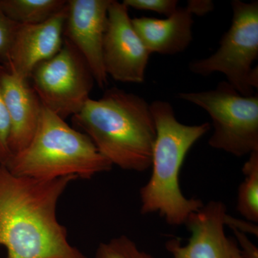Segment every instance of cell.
I'll return each instance as SVG.
<instances>
[{
	"label": "cell",
	"instance_id": "ac0fdd59",
	"mask_svg": "<svg viewBox=\"0 0 258 258\" xmlns=\"http://www.w3.org/2000/svg\"><path fill=\"white\" fill-rule=\"evenodd\" d=\"M10 120L0 91V166L6 167L13 157L9 147Z\"/></svg>",
	"mask_w": 258,
	"mask_h": 258
},
{
	"label": "cell",
	"instance_id": "d6986e66",
	"mask_svg": "<svg viewBox=\"0 0 258 258\" xmlns=\"http://www.w3.org/2000/svg\"><path fill=\"white\" fill-rule=\"evenodd\" d=\"M18 24L10 20L0 8V57L5 60Z\"/></svg>",
	"mask_w": 258,
	"mask_h": 258
},
{
	"label": "cell",
	"instance_id": "9c48e42d",
	"mask_svg": "<svg viewBox=\"0 0 258 258\" xmlns=\"http://www.w3.org/2000/svg\"><path fill=\"white\" fill-rule=\"evenodd\" d=\"M111 0H68L63 38L86 61L95 82L106 88L108 81L103 60V43Z\"/></svg>",
	"mask_w": 258,
	"mask_h": 258
},
{
	"label": "cell",
	"instance_id": "603a6c76",
	"mask_svg": "<svg viewBox=\"0 0 258 258\" xmlns=\"http://www.w3.org/2000/svg\"><path fill=\"white\" fill-rule=\"evenodd\" d=\"M237 258H243L242 257V255H241L240 251V253L238 254V255H237Z\"/></svg>",
	"mask_w": 258,
	"mask_h": 258
},
{
	"label": "cell",
	"instance_id": "5b68a950",
	"mask_svg": "<svg viewBox=\"0 0 258 258\" xmlns=\"http://www.w3.org/2000/svg\"><path fill=\"white\" fill-rule=\"evenodd\" d=\"M232 23L220 39L216 52L206 58L192 60V74L207 76L220 73L227 82L244 96L254 94L258 88V2H231Z\"/></svg>",
	"mask_w": 258,
	"mask_h": 258
},
{
	"label": "cell",
	"instance_id": "6da1fadb",
	"mask_svg": "<svg viewBox=\"0 0 258 258\" xmlns=\"http://www.w3.org/2000/svg\"><path fill=\"white\" fill-rule=\"evenodd\" d=\"M74 176L37 179L0 166V245L7 258H87L68 240L57 203Z\"/></svg>",
	"mask_w": 258,
	"mask_h": 258
},
{
	"label": "cell",
	"instance_id": "277c9868",
	"mask_svg": "<svg viewBox=\"0 0 258 258\" xmlns=\"http://www.w3.org/2000/svg\"><path fill=\"white\" fill-rule=\"evenodd\" d=\"M112 167L86 134L44 106L31 142L6 166L14 175L37 179H88Z\"/></svg>",
	"mask_w": 258,
	"mask_h": 258
},
{
	"label": "cell",
	"instance_id": "9a60e30c",
	"mask_svg": "<svg viewBox=\"0 0 258 258\" xmlns=\"http://www.w3.org/2000/svg\"><path fill=\"white\" fill-rule=\"evenodd\" d=\"M244 163L242 173L244 178L239 186L237 209L247 222H258V152L249 154Z\"/></svg>",
	"mask_w": 258,
	"mask_h": 258
},
{
	"label": "cell",
	"instance_id": "7c38bea8",
	"mask_svg": "<svg viewBox=\"0 0 258 258\" xmlns=\"http://www.w3.org/2000/svg\"><path fill=\"white\" fill-rule=\"evenodd\" d=\"M0 91L9 114V147L13 157L31 142L43 106L29 80L20 79L3 67H0Z\"/></svg>",
	"mask_w": 258,
	"mask_h": 258
},
{
	"label": "cell",
	"instance_id": "44dd1931",
	"mask_svg": "<svg viewBox=\"0 0 258 258\" xmlns=\"http://www.w3.org/2000/svg\"><path fill=\"white\" fill-rule=\"evenodd\" d=\"M186 8L193 15L204 16L214 10L215 4L211 0H189Z\"/></svg>",
	"mask_w": 258,
	"mask_h": 258
},
{
	"label": "cell",
	"instance_id": "52a82bcc",
	"mask_svg": "<svg viewBox=\"0 0 258 258\" xmlns=\"http://www.w3.org/2000/svg\"><path fill=\"white\" fill-rule=\"evenodd\" d=\"M30 79L42 106L63 120L81 111L96 83L83 56L64 38L60 51L39 64Z\"/></svg>",
	"mask_w": 258,
	"mask_h": 258
},
{
	"label": "cell",
	"instance_id": "3957f363",
	"mask_svg": "<svg viewBox=\"0 0 258 258\" xmlns=\"http://www.w3.org/2000/svg\"><path fill=\"white\" fill-rule=\"evenodd\" d=\"M157 137L153 149L152 172L140 189L141 213H158L169 225H184L190 215L205 204L187 198L179 184L180 171L194 144L205 135L211 125H185L176 118L170 103L157 100L150 104Z\"/></svg>",
	"mask_w": 258,
	"mask_h": 258
},
{
	"label": "cell",
	"instance_id": "7402d4cb",
	"mask_svg": "<svg viewBox=\"0 0 258 258\" xmlns=\"http://www.w3.org/2000/svg\"><path fill=\"white\" fill-rule=\"evenodd\" d=\"M225 225L226 226L228 225L232 229H235V230L240 231L245 234H252L257 237V226H255L252 222L241 221L240 220L231 217L227 214V217H226Z\"/></svg>",
	"mask_w": 258,
	"mask_h": 258
},
{
	"label": "cell",
	"instance_id": "4fadbf2b",
	"mask_svg": "<svg viewBox=\"0 0 258 258\" xmlns=\"http://www.w3.org/2000/svg\"><path fill=\"white\" fill-rule=\"evenodd\" d=\"M132 22L151 54L176 55L187 49L193 40V15L186 6L178 8L165 19L142 17Z\"/></svg>",
	"mask_w": 258,
	"mask_h": 258
},
{
	"label": "cell",
	"instance_id": "8fae6325",
	"mask_svg": "<svg viewBox=\"0 0 258 258\" xmlns=\"http://www.w3.org/2000/svg\"><path fill=\"white\" fill-rule=\"evenodd\" d=\"M67 6L44 23L18 25L4 60L8 71L20 79L30 80L39 64L60 51L63 44Z\"/></svg>",
	"mask_w": 258,
	"mask_h": 258
},
{
	"label": "cell",
	"instance_id": "8992f818",
	"mask_svg": "<svg viewBox=\"0 0 258 258\" xmlns=\"http://www.w3.org/2000/svg\"><path fill=\"white\" fill-rule=\"evenodd\" d=\"M178 98L203 108L211 117L212 148L241 157L258 152V96H244L227 81L200 92L179 93Z\"/></svg>",
	"mask_w": 258,
	"mask_h": 258
},
{
	"label": "cell",
	"instance_id": "2e32d148",
	"mask_svg": "<svg viewBox=\"0 0 258 258\" xmlns=\"http://www.w3.org/2000/svg\"><path fill=\"white\" fill-rule=\"evenodd\" d=\"M96 258H154L141 250L133 240L125 235L102 242L97 249Z\"/></svg>",
	"mask_w": 258,
	"mask_h": 258
},
{
	"label": "cell",
	"instance_id": "5bb4252c",
	"mask_svg": "<svg viewBox=\"0 0 258 258\" xmlns=\"http://www.w3.org/2000/svg\"><path fill=\"white\" fill-rule=\"evenodd\" d=\"M67 0H0V8L10 20L18 25H37L58 14Z\"/></svg>",
	"mask_w": 258,
	"mask_h": 258
},
{
	"label": "cell",
	"instance_id": "30bf717a",
	"mask_svg": "<svg viewBox=\"0 0 258 258\" xmlns=\"http://www.w3.org/2000/svg\"><path fill=\"white\" fill-rule=\"evenodd\" d=\"M227 208L220 201H210L194 212L185 225L191 233L186 244L179 238L166 242L172 258H237L238 244L225 232Z\"/></svg>",
	"mask_w": 258,
	"mask_h": 258
},
{
	"label": "cell",
	"instance_id": "ba28073f",
	"mask_svg": "<svg viewBox=\"0 0 258 258\" xmlns=\"http://www.w3.org/2000/svg\"><path fill=\"white\" fill-rule=\"evenodd\" d=\"M150 55L134 28L128 8L111 0L103 43L107 76L122 83H144Z\"/></svg>",
	"mask_w": 258,
	"mask_h": 258
},
{
	"label": "cell",
	"instance_id": "ffe728a7",
	"mask_svg": "<svg viewBox=\"0 0 258 258\" xmlns=\"http://www.w3.org/2000/svg\"><path fill=\"white\" fill-rule=\"evenodd\" d=\"M232 230H233L236 238H237L236 242L237 243L240 244V247H239V249H240L242 257L243 258H258L257 248L249 240L246 234L235 230V229H232Z\"/></svg>",
	"mask_w": 258,
	"mask_h": 258
},
{
	"label": "cell",
	"instance_id": "e0dca14e",
	"mask_svg": "<svg viewBox=\"0 0 258 258\" xmlns=\"http://www.w3.org/2000/svg\"><path fill=\"white\" fill-rule=\"evenodd\" d=\"M123 3L128 8L143 11L154 12L164 15L168 18L176 11L179 7L177 0H123Z\"/></svg>",
	"mask_w": 258,
	"mask_h": 258
},
{
	"label": "cell",
	"instance_id": "7a4b0ae2",
	"mask_svg": "<svg viewBox=\"0 0 258 258\" xmlns=\"http://www.w3.org/2000/svg\"><path fill=\"white\" fill-rule=\"evenodd\" d=\"M72 121L112 165L138 172L152 166L157 130L150 104L142 97L109 88L99 99L90 98Z\"/></svg>",
	"mask_w": 258,
	"mask_h": 258
}]
</instances>
